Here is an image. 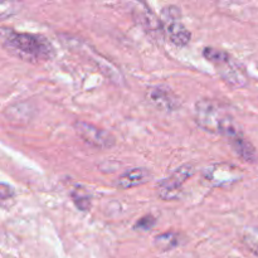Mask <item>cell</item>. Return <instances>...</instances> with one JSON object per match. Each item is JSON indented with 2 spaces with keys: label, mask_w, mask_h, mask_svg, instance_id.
Wrapping results in <instances>:
<instances>
[{
  "label": "cell",
  "mask_w": 258,
  "mask_h": 258,
  "mask_svg": "<svg viewBox=\"0 0 258 258\" xmlns=\"http://www.w3.org/2000/svg\"><path fill=\"white\" fill-rule=\"evenodd\" d=\"M2 39L4 47L12 54L25 62L43 63L50 60L55 54L54 47L45 37L30 33H18L3 28Z\"/></svg>",
  "instance_id": "1"
},
{
  "label": "cell",
  "mask_w": 258,
  "mask_h": 258,
  "mask_svg": "<svg viewBox=\"0 0 258 258\" xmlns=\"http://www.w3.org/2000/svg\"><path fill=\"white\" fill-rule=\"evenodd\" d=\"M194 118L197 125L204 131L214 135H222L229 141L243 135V131L228 111L217 101L203 98L196 103Z\"/></svg>",
  "instance_id": "2"
},
{
  "label": "cell",
  "mask_w": 258,
  "mask_h": 258,
  "mask_svg": "<svg viewBox=\"0 0 258 258\" xmlns=\"http://www.w3.org/2000/svg\"><path fill=\"white\" fill-rule=\"evenodd\" d=\"M203 55L207 60L216 66L218 75L227 85L234 88H242L248 83V76L243 66L239 64L228 52L217 48H204Z\"/></svg>",
  "instance_id": "3"
},
{
  "label": "cell",
  "mask_w": 258,
  "mask_h": 258,
  "mask_svg": "<svg viewBox=\"0 0 258 258\" xmlns=\"http://www.w3.org/2000/svg\"><path fill=\"white\" fill-rule=\"evenodd\" d=\"M194 173H196V166L193 164H183L175 171H173L171 175L159 181L158 186H156L158 196L164 201L178 199L181 194V188H183L184 183L190 176H193Z\"/></svg>",
  "instance_id": "4"
},
{
  "label": "cell",
  "mask_w": 258,
  "mask_h": 258,
  "mask_svg": "<svg viewBox=\"0 0 258 258\" xmlns=\"http://www.w3.org/2000/svg\"><path fill=\"white\" fill-rule=\"evenodd\" d=\"M163 18L165 35L169 38V40L178 47H184L188 44L191 38V33L180 20L179 8L174 5L164 8Z\"/></svg>",
  "instance_id": "5"
},
{
  "label": "cell",
  "mask_w": 258,
  "mask_h": 258,
  "mask_svg": "<svg viewBox=\"0 0 258 258\" xmlns=\"http://www.w3.org/2000/svg\"><path fill=\"white\" fill-rule=\"evenodd\" d=\"M76 134L85 141L87 145L96 149H111L115 146L116 139L112 134L103 128L97 127L95 125L86 122V121H77L75 123Z\"/></svg>",
  "instance_id": "6"
},
{
  "label": "cell",
  "mask_w": 258,
  "mask_h": 258,
  "mask_svg": "<svg viewBox=\"0 0 258 258\" xmlns=\"http://www.w3.org/2000/svg\"><path fill=\"white\" fill-rule=\"evenodd\" d=\"M202 176L212 186H228L238 183L242 179V173L237 166L231 164L219 163L209 165L202 171Z\"/></svg>",
  "instance_id": "7"
},
{
  "label": "cell",
  "mask_w": 258,
  "mask_h": 258,
  "mask_svg": "<svg viewBox=\"0 0 258 258\" xmlns=\"http://www.w3.org/2000/svg\"><path fill=\"white\" fill-rule=\"evenodd\" d=\"M148 98L151 105L163 112H174L179 108L180 102L170 87L165 85L153 86L148 90Z\"/></svg>",
  "instance_id": "8"
},
{
  "label": "cell",
  "mask_w": 258,
  "mask_h": 258,
  "mask_svg": "<svg viewBox=\"0 0 258 258\" xmlns=\"http://www.w3.org/2000/svg\"><path fill=\"white\" fill-rule=\"evenodd\" d=\"M133 7L134 15H135L138 22L143 25V28L146 32L151 33L153 35L163 33L164 24L161 23V20L158 19V17H156L153 12L146 7V4H144V3H135V4H133Z\"/></svg>",
  "instance_id": "9"
},
{
  "label": "cell",
  "mask_w": 258,
  "mask_h": 258,
  "mask_svg": "<svg viewBox=\"0 0 258 258\" xmlns=\"http://www.w3.org/2000/svg\"><path fill=\"white\" fill-rule=\"evenodd\" d=\"M151 174L148 169L144 168H136L131 169V170L126 171L125 174L120 176V178L116 180V186L118 189H122V190H126V189L135 188V186L141 185V184H145L150 180Z\"/></svg>",
  "instance_id": "10"
},
{
  "label": "cell",
  "mask_w": 258,
  "mask_h": 258,
  "mask_svg": "<svg viewBox=\"0 0 258 258\" xmlns=\"http://www.w3.org/2000/svg\"><path fill=\"white\" fill-rule=\"evenodd\" d=\"M231 143L232 149L236 153V155L238 156L241 160H243L244 163L248 164H256L258 161V153L257 149L254 148L253 144L248 140L244 135L238 136V138L233 139V140L229 141Z\"/></svg>",
  "instance_id": "11"
},
{
  "label": "cell",
  "mask_w": 258,
  "mask_h": 258,
  "mask_svg": "<svg viewBox=\"0 0 258 258\" xmlns=\"http://www.w3.org/2000/svg\"><path fill=\"white\" fill-rule=\"evenodd\" d=\"M156 248L160 251L166 252L174 249L180 244V234L175 233V232H166V233L158 234L154 239Z\"/></svg>",
  "instance_id": "12"
},
{
  "label": "cell",
  "mask_w": 258,
  "mask_h": 258,
  "mask_svg": "<svg viewBox=\"0 0 258 258\" xmlns=\"http://www.w3.org/2000/svg\"><path fill=\"white\" fill-rule=\"evenodd\" d=\"M71 198H72L73 203H75V206L80 211L88 212L91 209V206H92V203H91V197L87 193V190L85 188H82V186H77L76 189H73L71 191Z\"/></svg>",
  "instance_id": "13"
},
{
  "label": "cell",
  "mask_w": 258,
  "mask_h": 258,
  "mask_svg": "<svg viewBox=\"0 0 258 258\" xmlns=\"http://www.w3.org/2000/svg\"><path fill=\"white\" fill-rule=\"evenodd\" d=\"M242 241L244 246L258 257V227H248L243 231Z\"/></svg>",
  "instance_id": "14"
},
{
  "label": "cell",
  "mask_w": 258,
  "mask_h": 258,
  "mask_svg": "<svg viewBox=\"0 0 258 258\" xmlns=\"http://www.w3.org/2000/svg\"><path fill=\"white\" fill-rule=\"evenodd\" d=\"M155 223H156L155 217L148 214V216H145V217H143V218L139 219V221L135 223V226H134V228H135L136 231L148 232V231H150V229L154 228Z\"/></svg>",
  "instance_id": "15"
},
{
  "label": "cell",
  "mask_w": 258,
  "mask_h": 258,
  "mask_svg": "<svg viewBox=\"0 0 258 258\" xmlns=\"http://www.w3.org/2000/svg\"><path fill=\"white\" fill-rule=\"evenodd\" d=\"M0 194H2V201L5 202L7 198H10L13 196V189L10 186H8L7 184H2V191H0Z\"/></svg>",
  "instance_id": "16"
}]
</instances>
